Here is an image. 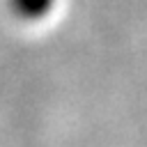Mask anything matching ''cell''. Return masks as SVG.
Masks as SVG:
<instances>
[{
    "mask_svg": "<svg viewBox=\"0 0 147 147\" xmlns=\"http://www.w3.org/2000/svg\"><path fill=\"white\" fill-rule=\"evenodd\" d=\"M55 0H9V9L23 21H39L53 9Z\"/></svg>",
    "mask_w": 147,
    "mask_h": 147,
    "instance_id": "1",
    "label": "cell"
}]
</instances>
